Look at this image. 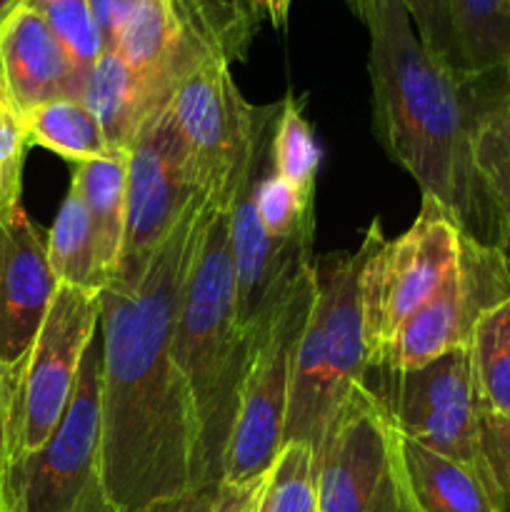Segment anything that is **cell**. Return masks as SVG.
I'll return each instance as SVG.
<instances>
[{"label":"cell","mask_w":510,"mask_h":512,"mask_svg":"<svg viewBox=\"0 0 510 512\" xmlns=\"http://www.w3.org/2000/svg\"><path fill=\"white\" fill-rule=\"evenodd\" d=\"M405 475L418 512H505L485 470L400 435Z\"/></svg>","instance_id":"2e32d148"},{"label":"cell","mask_w":510,"mask_h":512,"mask_svg":"<svg viewBox=\"0 0 510 512\" xmlns=\"http://www.w3.org/2000/svg\"><path fill=\"white\" fill-rule=\"evenodd\" d=\"M25 3H30V5H43V3H48V0H25Z\"/></svg>","instance_id":"8d00e7d4"},{"label":"cell","mask_w":510,"mask_h":512,"mask_svg":"<svg viewBox=\"0 0 510 512\" xmlns=\"http://www.w3.org/2000/svg\"><path fill=\"white\" fill-rule=\"evenodd\" d=\"M315 478L320 512H418L398 428L365 383L330 423L315 453Z\"/></svg>","instance_id":"8992f818"},{"label":"cell","mask_w":510,"mask_h":512,"mask_svg":"<svg viewBox=\"0 0 510 512\" xmlns=\"http://www.w3.org/2000/svg\"><path fill=\"white\" fill-rule=\"evenodd\" d=\"M33 8L43 13L45 23L50 25L68 58L85 78L95 60L105 53V38L88 0H48Z\"/></svg>","instance_id":"4316f807"},{"label":"cell","mask_w":510,"mask_h":512,"mask_svg":"<svg viewBox=\"0 0 510 512\" xmlns=\"http://www.w3.org/2000/svg\"><path fill=\"white\" fill-rule=\"evenodd\" d=\"M83 73L73 65L43 13L23 3L0 30V83L20 115L60 98H80Z\"/></svg>","instance_id":"5bb4252c"},{"label":"cell","mask_w":510,"mask_h":512,"mask_svg":"<svg viewBox=\"0 0 510 512\" xmlns=\"http://www.w3.org/2000/svg\"><path fill=\"white\" fill-rule=\"evenodd\" d=\"M100 330V293L58 285L25 363L15 415V460L48 443Z\"/></svg>","instance_id":"8fae6325"},{"label":"cell","mask_w":510,"mask_h":512,"mask_svg":"<svg viewBox=\"0 0 510 512\" xmlns=\"http://www.w3.org/2000/svg\"><path fill=\"white\" fill-rule=\"evenodd\" d=\"M215 488H218V485H215ZM215 488L193 490V493L178 495V498L155 500V503L143 505V508L133 512H210L213 510Z\"/></svg>","instance_id":"d6a6232c"},{"label":"cell","mask_w":510,"mask_h":512,"mask_svg":"<svg viewBox=\"0 0 510 512\" xmlns=\"http://www.w3.org/2000/svg\"><path fill=\"white\" fill-rule=\"evenodd\" d=\"M365 378L400 435L458 463L485 470L470 350H448L415 368H370Z\"/></svg>","instance_id":"ba28073f"},{"label":"cell","mask_w":510,"mask_h":512,"mask_svg":"<svg viewBox=\"0 0 510 512\" xmlns=\"http://www.w3.org/2000/svg\"><path fill=\"white\" fill-rule=\"evenodd\" d=\"M88 3L93 8L95 20L100 25V33L105 38V50H108L113 45L115 33H118L120 23H123L125 13H128L133 0H88Z\"/></svg>","instance_id":"836d02e7"},{"label":"cell","mask_w":510,"mask_h":512,"mask_svg":"<svg viewBox=\"0 0 510 512\" xmlns=\"http://www.w3.org/2000/svg\"><path fill=\"white\" fill-rule=\"evenodd\" d=\"M170 108L195 185L210 203L228 205L248 163L258 108L240 95L228 60L210 50L178 80Z\"/></svg>","instance_id":"30bf717a"},{"label":"cell","mask_w":510,"mask_h":512,"mask_svg":"<svg viewBox=\"0 0 510 512\" xmlns=\"http://www.w3.org/2000/svg\"><path fill=\"white\" fill-rule=\"evenodd\" d=\"M45 250H48V263L58 285H73V288L90 290V293H100L105 288L98 258H95L88 213H85V205L75 188L68 190L53 225H50Z\"/></svg>","instance_id":"7402d4cb"},{"label":"cell","mask_w":510,"mask_h":512,"mask_svg":"<svg viewBox=\"0 0 510 512\" xmlns=\"http://www.w3.org/2000/svg\"><path fill=\"white\" fill-rule=\"evenodd\" d=\"M23 375L0 363V512H5V488L15 460V415Z\"/></svg>","instance_id":"4dcf8cb0"},{"label":"cell","mask_w":510,"mask_h":512,"mask_svg":"<svg viewBox=\"0 0 510 512\" xmlns=\"http://www.w3.org/2000/svg\"><path fill=\"white\" fill-rule=\"evenodd\" d=\"M370 35L373 128L390 158L465 235L498 245L500 225L473 165L480 115L510 90L508 70L470 75L425 48L403 0H353Z\"/></svg>","instance_id":"7a4b0ae2"},{"label":"cell","mask_w":510,"mask_h":512,"mask_svg":"<svg viewBox=\"0 0 510 512\" xmlns=\"http://www.w3.org/2000/svg\"><path fill=\"white\" fill-rule=\"evenodd\" d=\"M258 512H320L315 450L310 445H283L265 473Z\"/></svg>","instance_id":"484cf974"},{"label":"cell","mask_w":510,"mask_h":512,"mask_svg":"<svg viewBox=\"0 0 510 512\" xmlns=\"http://www.w3.org/2000/svg\"><path fill=\"white\" fill-rule=\"evenodd\" d=\"M58 280L40 230L20 208L0 220V363L23 375Z\"/></svg>","instance_id":"4fadbf2b"},{"label":"cell","mask_w":510,"mask_h":512,"mask_svg":"<svg viewBox=\"0 0 510 512\" xmlns=\"http://www.w3.org/2000/svg\"><path fill=\"white\" fill-rule=\"evenodd\" d=\"M473 165L498 218L500 248L510 258V90L475 125Z\"/></svg>","instance_id":"44dd1931"},{"label":"cell","mask_w":510,"mask_h":512,"mask_svg":"<svg viewBox=\"0 0 510 512\" xmlns=\"http://www.w3.org/2000/svg\"><path fill=\"white\" fill-rule=\"evenodd\" d=\"M88 213L93 230L95 258L105 288L118 268L125 238V213H128V153H118L105 160H88L75 165L73 183Z\"/></svg>","instance_id":"e0dca14e"},{"label":"cell","mask_w":510,"mask_h":512,"mask_svg":"<svg viewBox=\"0 0 510 512\" xmlns=\"http://www.w3.org/2000/svg\"><path fill=\"white\" fill-rule=\"evenodd\" d=\"M365 263L360 273L363 330L368 360L438 295L455 273L463 248V228L435 198L423 195L415 223L398 238L383 233L373 220L363 238Z\"/></svg>","instance_id":"277c9868"},{"label":"cell","mask_w":510,"mask_h":512,"mask_svg":"<svg viewBox=\"0 0 510 512\" xmlns=\"http://www.w3.org/2000/svg\"><path fill=\"white\" fill-rule=\"evenodd\" d=\"M320 165V148L313 128L303 113V100L285 95L280 100L273 133V168L298 193L315 198V175Z\"/></svg>","instance_id":"d4e9b609"},{"label":"cell","mask_w":510,"mask_h":512,"mask_svg":"<svg viewBox=\"0 0 510 512\" xmlns=\"http://www.w3.org/2000/svg\"><path fill=\"white\" fill-rule=\"evenodd\" d=\"M315 263V260H313ZM315 300L313 265L300 273L288 298L260 338L240 388L233 433L223 455L220 483H258L283 450L295 353Z\"/></svg>","instance_id":"52a82bcc"},{"label":"cell","mask_w":510,"mask_h":512,"mask_svg":"<svg viewBox=\"0 0 510 512\" xmlns=\"http://www.w3.org/2000/svg\"><path fill=\"white\" fill-rule=\"evenodd\" d=\"M23 3H25V0H0V30H3V25L8 23L10 18H13V13Z\"/></svg>","instance_id":"d590c367"},{"label":"cell","mask_w":510,"mask_h":512,"mask_svg":"<svg viewBox=\"0 0 510 512\" xmlns=\"http://www.w3.org/2000/svg\"><path fill=\"white\" fill-rule=\"evenodd\" d=\"M480 458L503 508H510V418L480 415Z\"/></svg>","instance_id":"f546056e"},{"label":"cell","mask_w":510,"mask_h":512,"mask_svg":"<svg viewBox=\"0 0 510 512\" xmlns=\"http://www.w3.org/2000/svg\"><path fill=\"white\" fill-rule=\"evenodd\" d=\"M30 145L50 150L65 160L88 163L105 160L125 150L110 148L103 128L78 98H60L38 105L23 115Z\"/></svg>","instance_id":"d6986e66"},{"label":"cell","mask_w":510,"mask_h":512,"mask_svg":"<svg viewBox=\"0 0 510 512\" xmlns=\"http://www.w3.org/2000/svg\"><path fill=\"white\" fill-rule=\"evenodd\" d=\"M350 3H353V0H348V5ZM403 5L408 8L410 18H413L415 23V30H418L425 48H430L438 58H443L445 63L453 65L458 73H463L458 60V48H455L453 25H450L448 0H403Z\"/></svg>","instance_id":"f1b7e54d"},{"label":"cell","mask_w":510,"mask_h":512,"mask_svg":"<svg viewBox=\"0 0 510 512\" xmlns=\"http://www.w3.org/2000/svg\"><path fill=\"white\" fill-rule=\"evenodd\" d=\"M100 330L80 365L70 403L48 443L13 465L5 512H118L103 483Z\"/></svg>","instance_id":"5b68a950"},{"label":"cell","mask_w":510,"mask_h":512,"mask_svg":"<svg viewBox=\"0 0 510 512\" xmlns=\"http://www.w3.org/2000/svg\"><path fill=\"white\" fill-rule=\"evenodd\" d=\"M510 295V258L463 233L455 273L373 358L370 368H415L470 343L480 315Z\"/></svg>","instance_id":"7c38bea8"},{"label":"cell","mask_w":510,"mask_h":512,"mask_svg":"<svg viewBox=\"0 0 510 512\" xmlns=\"http://www.w3.org/2000/svg\"><path fill=\"white\" fill-rule=\"evenodd\" d=\"M505 70H508V80H510V55H508V65H505Z\"/></svg>","instance_id":"74e56055"},{"label":"cell","mask_w":510,"mask_h":512,"mask_svg":"<svg viewBox=\"0 0 510 512\" xmlns=\"http://www.w3.org/2000/svg\"><path fill=\"white\" fill-rule=\"evenodd\" d=\"M255 210L265 233L278 243L315 233V198L298 193L273 168V140L260 158L255 178Z\"/></svg>","instance_id":"cb8c5ba5"},{"label":"cell","mask_w":510,"mask_h":512,"mask_svg":"<svg viewBox=\"0 0 510 512\" xmlns=\"http://www.w3.org/2000/svg\"><path fill=\"white\" fill-rule=\"evenodd\" d=\"M253 5L255 10H258L260 20L265 18L278 30H283L285 25H288L290 5H293V0H253Z\"/></svg>","instance_id":"e575fe53"},{"label":"cell","mask_w":510,"mask_h":512,"mask_svg":"<svg viewBox=\"0 0 510 512\" xmlns=\"http://www.w3.org/2000/svg\"><path fill=\"white\" fill-rule=\"evenodd\" d=\"M28 145L23 115L15 110L0 83V220H10L20 210L23 160Z\"/></svg>","instance_id":"83f0119b"},{"label":"cell","mask_w":510,"mask_h":512,"mask_svg":"<svg viewBox=\"0 0 510 512\" xmlns=\"http://www.w3.org/2000/svg\"><path fill=\"white\" fill-rule=\"evenodd\" d=\"M460 68L470 78L500 73L510 55L508 0H448Z\"/></svg>","instance_id":"ac0fdd59"},{"label":"cell","mask_w":510,"mask_h":512,"mask_svg":"<svg viewBox=\"0 0 510 512\" xmlns=\"http://www.w3.org/2000/svg\"><path fill=\"white\" fill-rule=\"evenodd\" d=\"M263 480L245 485L218 483V488H215L213 510L210 512H258Z\"/></svg>","instance_id":"1f68e13d"},{"label":"cell","mask_w":510,"mask_h":512,"mask_svg":"<svg viewBox=\"0 0 510 512\" xmlns=\"http://www.w3.org/2000/svg\"><path fill=\"white\" fill-rule=\"evenodd\" d=\"M468 350L480 415L510 418V295L480 315Z\"/></svg>","instance_id":"ffe728a7"},{"label":"cell","mask_w":510,"mask_h":512,"mask_svg":"<svg viewBox=\"0 0 510 512\" xmlns=\"http://www.w3.org/2000/svg\"><path fill=\"white\" fill-rule=\"evenodd\" d=\"M183 28L205 50L228 63L243 60L258 33L260 15L253 0H173Z\"/></svg>","instance_id":"603a6c76"},{"label":"cell","mask_w":510,"mask_h":512,"mask_svg":"<svg viewBox=\"0 0 510 512\" xmlns=\"http://www.w3.org/2000/svg\"><path fill=\"white\" fill-rule=\"evenodd\" d=\"M200 195L168 100L145 120L128 148L125 238L110 288L130 290L143 280L153 255Z\"/></svg>","instance_id":"9c48e42d"},{"label":"cell","mask_w":510,"mask_h":512,"mask_svg":"<svg viewBox=\"0 0 510 512\" xmlns=\"http://www.w3.org/2000/svg\"><path fill=\"white\" fill-rule=\"evenodd\" d=\"M505 512H510V508H508V510H505Z\"/></svg>","instance_id":"ab89813d"},{"label":"cell","mask_w":510,"mask_h":512,"mask_svg":"<svg viewBox=\"0 0 510 512\" xmlns=\"http://www.w3.org/2000/svg\"><path fill=\"white\" fill-rule=\"evenodd\" d=\"M170 95V90L130 68L113 50H105L85 73L78 100L98 120L110 148L128 153L145 120L168 103Z\"/></svg>","instance_id":"9a60e30c"},{"label":"cell","mask_w":510,"mask_h":512,"mask_svg":"<svg viewBox=\"0 0 510 512\" xmlns=\"http://www.w3.org/2000/svg\"><path fill=\"white\" fill-rule=\"evenodd\" d=\"M265 330L258 338L240 333L228 205H213L173 328V358L188 383L198 418L200 490L215 488L223 480V455L233 433L240 388Z\"/></svg>","instance_id":"3957f363"},{"label":"cell","mask_w":510,"mask_h":512,"mask_svg":"<svg viewBox=\"0 0 510 512\" xmlns=\"http://www.w3.org/2000/svg\"><path fill=\"white\" fill-rule=\"evenodd\" d=\"M213 205L190 203L135 288L100 290L103 483L118 512L200 490V430L173 328Z\"/></svg>","instance_id":"6da1fadb"},{"label":"cell","mask_w":510,"mask_h":512,"mask_svg":"<svg viewBox=\"0 0 510 512\" xmlns=\"http://www.w3.org/2000/svg\"><path fill=\"white\" fill-rule=\"evenodd\" d=\"M508 8H510V0H508Z\"/></svg>","instance_id":"f35d334b"}]
</instances>
